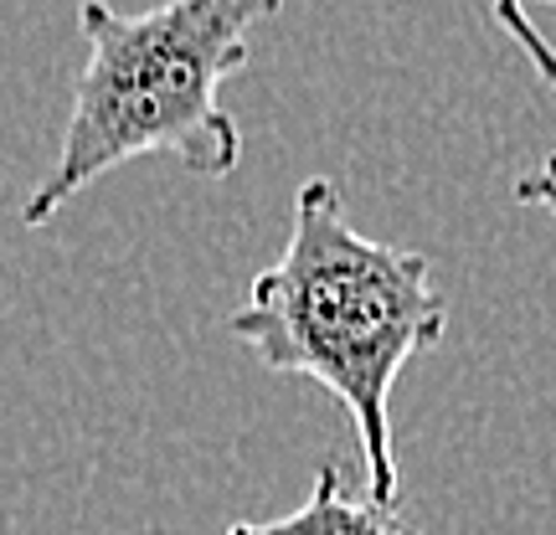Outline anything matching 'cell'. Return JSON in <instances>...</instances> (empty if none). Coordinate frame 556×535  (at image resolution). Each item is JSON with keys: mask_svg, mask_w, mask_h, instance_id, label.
I'll return each instance as SVG.
<instances>
[{"mask_svg": "<svg viewBox=\"0 0 556 535\" xmlns=\"http://www.w3.org/2000/svg\"><path fill=\"white\" fill-rule=\"evenodd\" d=\"M495 5V21L505 26V37H516V47L531 58L541 82H552V52H546V41H541V26L526 16V5L520 0H490Z\"/></svg>", "mask_w": 556, "mask_h": 535, "instance_id": "277c9868", "label": "cell"}, {"mask_svg": "<svg viewBox=\"0 0 556 535\" xmlns=\"http://www.w3.org/2000/svg\"><path fill=\"white\" fill-rule=\"evenodd\" d=\"M283 0H160L124 16L83 0L88 58L73 82L62 150L21 206V227H47L73 196L129 160H176L186 176L227 180L242 160V129L222 109V82L248 67V47Z\"/></svg>", "mask_w": 556, "mask_h": 535, "instance_id": "7a4b0ae2", "label": "cell"}, {"mask_svg": "<svg viewBox=\"0 0 556 535\" xmlns=\"http://www.w3.org/2000/svg\"><path fill=\"white\" fill-rule=\"evenodd\" d=\"M227 535H428V531L402 520L397 505H377L366 495H351L336 463H319L299 510L278 520H238V525H227Z\"/></svg>", "mask_w": 556, "mask_h": 535, "instance_id": "3957f363", "label": "cell"}, {"mask_svg": "<svg viewBox=\"0 0 556 535\" xmlns=\"http://www.w3.org/2000/svg\"><path fill=\"white\" fill-rule=\"evenodd\" d=\"M443 324L448 298L433 283L428 253L356 232L336 180L309 176L294 191L283 253L248 283V304L227 315V335L278 377L325 386L356 428L366 499L397 505L392 392L407 360L438 351Z\"/></svg>", "mask_w": 556, "mask_h": 535, "instance_id": "6da1fadb", "label": "cell"}]
</instances>
